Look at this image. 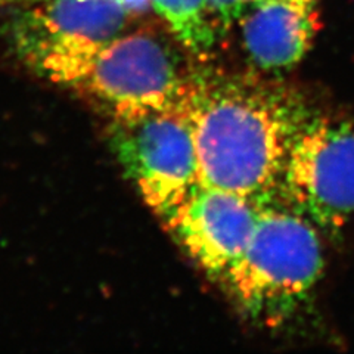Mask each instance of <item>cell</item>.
<instances>
[{
	"label": "cell",
	"mask_w": 354,
	"mask_h": 354,
	"mask_svg": "<svg viewBox=\"0 0 354 354\" xmlns=\"http://www.w3.org/2000/svg\"><path fill=\"white\" fill-rule=\"evenodd\" d=\"M179 109L192 133L199 182L266 203L274 196L303 114L270 87L191 73Z\"/></svg>",
	"instance_id": "1"
},
{
	"label": "cell",
	"mask_w": 354,
	"mask_h": 354,
	"mask_svg": "<svg viewBox=\"0 0 354 354\" xmlns=\"http://www.w3.org/2000/svg\"><path fill=\"white\" fill-rule=\"evenodd\" d=\"M322 269L312 221L282 204L263 203L247 248L220 282L250 319L273 324L304 301Z\"/></svg>",
	"instance_id": "2"
},
{
	"label": "cell",
	"mask_w": 354,
	"mask_h": 354,
	"mask_svg": "<svg viewBox=\"0 0 354 354\" xmlns=\"http://www.w3.org/2000/svg\"><path fill=\"white\" fill-rule=\"evenodd\" d=\"M129 15L121 0H36L14 21L12 43L43 79L75 87Z\"/></svg>",
	"instance_id": "3"
},
{
	"label": "cell",
	"mask_w": 354,
	"mask_h": 354,
	"mask_svg": "<svg viewBox=\"0 0 354 354\" xmlns=\"http://www.w3.org/2000/svg\"><path fill=\"white\" fill-rule=\"evenodd\" d=\"M274 196L313 225L328 229L344 225L354 216V127L303 117Z\"/></svg>",
	"instance_id": "4"
},
{
	"label": "cell",
	"mask_w": 354,
	"mask_h": 354,
	"mask_svg": "<svg viewBox=\"0 0 354 354\" xmlns=\"http://www.w3.org/2000/svg\"><path fill=\"white\" fill-rule=\"evenodd\" d=\"M121 167L162 221L199 183L192 133L179 106L113 117Z\"/></svg>",
	"instance_id": "5"
},
{
	"label": "cell",
	"mask_w": 354,
	"mask_h": 354,
	"mask_svg": "<svg viewBox=\"0 0 354 354\" xmlns=\"http://www.w3.org/2000/svg\"><path fill=\"white\" fill-rule=\"evenodd\" d=\"M192 71L153 32L117 37L97 55L75 84L113 117L179 105Z\"/></svg>",
	"instance_id": "6"
},
{
	"label": "cell",
	"mask_w": 354,
	"mask_h": 354,
	"mask_svg": "<svg viewBox=\"0 0 354 354\" xmlns=\"http://www.w3.org/2000/svg\"><path fill=\"white\" fill-rule=\"evenodd\" d=\"M261 204L199 182L164 223L187 256L221 281L247 248Z\"/></svg>",
	"instance_id": "7"
},
{
	"label": "cell",
	"mask_w": 354,
	"mask_h": 354,
	"mask_svg": "<svg viewBox=\"0 0 354 354\" xmlns=\"http://www.w3.org/2000/svg\"><path fill=\"white\" fill-rule=\"evenodd\" d=\"M242 22L252 62L263 70L291 68L307 53L319 28L313 2L264 0Z\"/></svg>",
	"instance_id": "8"
},
{
	"label": "cell",
	"mask_w": 354,
	"mask_h": 354,
	"mask_svg": "<svg viewBox=\"0 0 354 354\" xmlns=\"http://www.w3.org/2000/svg\"><path fill=\"white\" fill-rule=\"evenodd\" d=\"M151 3L183 48L196 57L213 50L217 30L207 0H151Z\"/></svg>",
	"instance_id": "9"
},
{
	"label": "cell",
	"mask_w": 354,
	"mask_h": 354,
	"mask_svg": "<svg viewBox=\"0 0 354 354\" xmlns=\"http://www.w3.org/2000/svg\"><path fill=\"white\" fill-rule=\"evenodd\" d=\"M207 3L217 31H226L242 14L234 0H207Z\"/></svg>",
	"instance_id": "10"
},
{
	"label": "cell",
	"mask_w": 354,
	"mask_h": 354,
	"mask_svg": "<svg viewBox=\"0 0 354 354\" xmlns=\"http://www.w3.org/2000/svg\"><path fill=\"white\" fill-rule=\"evenodd\" d=\"M121 3L124 5L130 15H136L145 12L151 3V0H121Z\"/></svg>",
	"instance_id": "11"
},
{
	"label": "cell",
	"mask_w": 354,
	"mask_h": 354,
	"mask_svg": "<svg viewBox=\"0 0 354 354\" xmlns=\"http://www.w3.org/2000/svg\"><path fill=\"white\" fill-rule=\"evenodd\" d=\"M234 2L239 6L241 10H243V9H245V6H248V5H257L260 2H264V0H234Z\"/></svg>",
	"instance_id": "12"
},
{
	"label": "cell",
	"mask_w": 354,
	"mask_h": 354,
	"mask_svg": "<svg viewBox=\"0 0 354 354\" xmlns=\"http://www.w3.org/2000/svg\"><path fill=\"white\" fill-rule=\"evenodd\" d=\"M306 2H313L315 3V0H306Z\"/></svg>",
	"instance_id": "13"
}]
</instances>
